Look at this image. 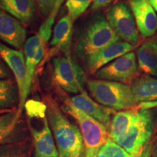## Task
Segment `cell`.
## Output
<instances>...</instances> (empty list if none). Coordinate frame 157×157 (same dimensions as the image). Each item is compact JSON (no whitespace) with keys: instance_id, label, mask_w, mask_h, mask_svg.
I'll list each match as a JSON object with an SVG mask.
<instances>
[{"instance_id":"obj_1","label":"cell","mask_w":157,"mask_h":157,"mask_svg":"<svg viewBox=\"0 0 157 157\" xmlns=\"http://www.w3.org/2000/svg\"><path fill=\"white\" fill-rule=\"evenodd\" d=\"M44 103L59 157H82L84 144L80 129L63 113V110L52 98L45 97Z\"/></svg>"},{"instance_id":"obj_2","label":"cell","mask_w":157,"mask_h":157,"mask_svg":"<svg viewBox=\"0 0 157 157\" xmlns=\"http://www.w3.org/2000/svg\"><path fill=\"white\" fill-rule=\"evenodd\" d=\"M26 124L31 135L35 157H59L47 117L44 103L34 100L25 104Z\"/></svg>"},{"instance_id":"obj_3","label":"cell","mask_w":157,"mask_h":157,"mask_svg":"<svg viewBox=\"0 0 157 157\" xmlns=\"http://www.w3.org/2000/svg\"><path fill=\"white\" fill-rule=\"evenodd\" d=\"M119 36L103 15L92 17L85 26L78 33L76 39V53L85 59L102 49L119 42Z\"/></svg>"},{"instance_id":"obj_4","label":"cell","mask_w":157,"mask_h":157,"mask_svg":"<svg viewBox=\"0 0 157 157\" xmlns=\"http://www.w3.org/2000/svg\"><path fill=\"white\" fill-rule=\"evenodd\" d=\"M61 109L78 123L83 137L84 153L82 157H95L109 140V131L103 124L78 109L70 98L63 101Z\"/></svg>"},{"instance_id":"obj_5","label":"cell","mask_w":157,"mask_h":157,"mask_svg":"<svg viewBox=\"0 0 157 157\" xmlns=\"http://www.w3.org/2000/svg\"><path fill=\"white\" fill-rule=\"evenodd\" d=\"M87 85L96 101L115 111L134 109L138 104L131 86L128 84L107 80L90 79L87 82Z\"/></svg>"},{"instance_id":"obj_6","label":"cell","mask_w":157,"mask_h":157,"mask_svg":"<svg viewBox=\"0 0 157 157\" xmlns=\"http://www.w3.org/2000/svg\"><path fill=\"white\" fill-rule=\"evenodd\" d=\"M154 117L148 109L139 111L137 120L126 134L115 143L129 154H134L150 140L154 131Z\"/></svg>"},{"instance_id":"obj_7","label":"cell","mask_w":157,"mask_h":157,"mask_svg":"<svg viewBox=\"0 0 157 157\" xmlns=\"http://www.w3.org/2000/svg\"><path fill=\"white\" fill-rule=\"evenodd\" d=\"M53 69L56 82L65 91L74 94L84 91L85 73L71 56L54 58Z\"/></svg>"},{"instance_id":"obj_8","label":"cell","mask_w":157,"mask_h":157,"mask_svg":"<svg viewBox=\"0 0 157 157\" xmlns=\"http://www.w3.org/2000/svg\"><path fill=\"white\" fill-rule=\"evenodd\" d=\"M108 22L119 37L133 46L140 42L139 31L132 11L124 2H117L106 12Z\"/></svg>"},{"instance_id":"obj_9","label":"cell","mask_w":157,"mask_h":157,"mask_svg":"<svg viewBox=\"0 0 157 157\" xmlns=\"http://www.w3.org/2000/svg\"><path fill=\"white\" fill-rule=\"evenodd\" d=\"M0 57L6 63L15 78L19 93L17 112L22 114L27 98L30 93L27 86V70L25 56L22 51L9 48L0 42Z\"/></svg>"},{"instance_id":"obj_10","label":"cell","mask_w":157,"mask_h":157,"mask_svg":"<svg viewBox=\"0 0 157 157\" xmlns=\"http://www.w3.org/2000/svg\"><path fill=\"white\" fill-rule=\"evenodd\" d=\"M95 76L99 79L131 85L140 76L135 54L133 52H129L119 57L98 70Z\"/></svg>"},{"instance_id":"obj_11","label":"cell","mask_w":157,"mask_h":157,"mask_svg":"<svg viewBox=\"0 0 157 157\" xmlns=\"http://www.w3.org/2000/svg\"><path fill=\"white\" fill-rule=\"evenodd\" d=\"M22 114L14 109L0 115V145L14 144L30 140L27 124L21 119Z\"/></svg>"},{"instance_id":"obj_12","label":"cell","mask_w":157,"mask_h":157,"mask_svg":"<svg viewBox=\"0 0 157 157\" xmlns=\"http://www.w3.org/2000/svg\"><path fill=\"white\" fill-rule=\"evenodd\" d=\"M137 30L143 38H151L157 30V15L148 0H128Z\"/></svg>"},{"instance_id":"obj_13","label":"cell","mask_w":157,"mask_h":157,"mask_svg":"<svg viewBox=\"0 0 157 157\" xmlns=\"http://www.w3.org/2000/svg\"><path fill=\"white\" fill-rule=\"evenodd\" d=\"M135 48V46L125 41H119L102 49L85 58L87 71L90 74H95L98 70L106 66L110 62L132 52Z\"/></svg>"},{"instance_id":"obj_14","label":"cell","mask_w":157,"mask_h":157,"mask_svg":"<svg viewBox=\"0 0 157 157\" xmlns=\"http://www.w3.org/2000/svg\"><path fill=\"white\" fill-rule=\"evenodd\" d=\"M70 100L78 109L103 124L109 131L112 116L117 113L115 110L96 103L84 90L78 95L70 98Z\"/></svg>"},{"instance_id":"obj_15","label":"cell","mask_w":157,"mask_h":157,"mask_svg":"<svg viewBox=\"0 0 157 157\" xmlns=\"http://www.w3.org/2000/svg\"><path fill=\"white\" fill-rule=\"evenodd\" d=\"M25 38L26 30L21 22L0 9V40L19 49L24 44Z\"/></svg>"},{"instance_id":"obj_16","label":"cell","mask_w":157,"mask_h":157,"mask_svg":"<svg viewBox=\"0 0 157 157\" xmlns=\"http://www.w3.org/2000/svg\"><path fill=\"white\" fill-rule=\"evenodd\" d=\"M46 44L41 40L39 35L31 36L24 44V56L27 70V86L31 90L33 76L36 66L44 56Z\"/></svg>"},{"instance_id":"obj_17","label":"cell","mask_w":157,"mask_h":157,"mask_svg":"<svg viewBox=\"0 0 157 157\" xmlns=\"http://www.w3.org/2000/svg\"><path fill=\"white\" fill-rule=\"evenodd\" d=\"M73 22L69 15L62 17L54 29L53 36L50 44L56 50H60L64 56L71 57L72 35H73Z\"/></svg>"},{"instance_id":"obj_18","label":"cell","mask_w":157,"mask_h":157,"mask_svg":"<svg viewBox=\"0 0 157 157\" xmlns=\"http://www.w3.org/2000/svg\"><path fill=\"white\" fill-rule=\"evenodd\" d=\"M0 9L23 24H29L36 14L34 0H0Z\"/></svg>"},{"instance_id":"obj_19","label":"cell","mask_w":157,"mask_h":157,"mask_svg":"<svg viewBox=\"0 0 157 157\" xmlns=\"http://www.w3.org/2000/svg\"><path fill=\"white\" fill-rule=\"evenodd\" d=\"M139 110L137 108L117 112L113 116L109 129V137L116 142L126 134L137 120Z\"/></svg>"},{"instance_id":"obj_20","label":"cell","mask_w":157,"mask_h":157,"mask_svg":"<svg viewBox=\"0 0 157 157\" xmlns=\"http://www.w3.org/2000/svg\"><path fill=\"white\" fill-rule=\"evenodd\" d=\"M130 86L138 103L157 101V78L143 75L137 78Z\"/></svg>"},{"instance_id":"obj_21","label":"cell","mask_w":157,"mask_h":157,"mask_svg":"<svg viewBox=\"0 0 157 157\" xmlns=\"http://www.w3.org/2000/svg\"><path fill=\"white\" fill-rule=\"evenodd\" d=\"M137 58L140 71L146 75L157 78V60L148 40L138 48L137 51Z\"/></svg>"},{"instance_id":"obj_22","label":"cell","mask_w":157,"mask_h":157,"mask_svg":"<svg viewBox=\"0 0 157 157\" xmlns=\"http://www.w3.org/2000/svg\"><path fill=\"white\" fill-rule=\"evenodd\" d=\"M19 104L17 84L11 78H0V110L13 109Z\"/></svg>"},{"instance_id":"obj_23","label":"cell","mask_w":157,"mask_h":157,"mask_svg":"<svg viewBox=\"0 0 157 157\" xmlns=\"http://www.w3.org/2000/svg\"><path fill=\"white\" fill-rule=\"evenodd\" d=\"M33 150L31 139L20 143L0 145V157H25L29 156Z\"/></svg>"},{"instance_id":"obj_24","label":"cell","mask_w":157,"mask_h":157,"mask_svg":"<svg viewBox=\"0 0 157 157\" xmlns=\"http://www.w3.org/2000/svg\"><path fill=\"white\" fill-rule=\"evenodd\" d=\"M64 1L65 0H57L56 5H55L50 14L45 20L44 23L40 26L38 35L40 37L41 40L45 44H47L49 39H50L51 34H52V27L55 22L56 15L58 13L59 9H60V6L62 5Z\"/></svg>"},{"instance_id":"obj_25","label":"cell","mask_w":157,"mask_h":157,"mask_svg":"<svg viewBox=\"0 0 157 157\" xmlns=\"http://www.w3.org/2000/svg\"><path fill=\"white\" fill-rule=\"evenodd\" d=\"M93 1L94 0H67L66 6L68 8V15L72 21H76L80 15L83 14Z\"/></svg>"},{"instance_id":"obj_26","label":"cell","mask_w":157,"mask_h":157,"mask_svg":"<svg viewBox=\"0 0 157 157\" xmlns=\"http://www.w3.org/2000/svg\"><path fill=\"white\" fill-rule=\"evenodd\" d=\"M101 148L105 157H130L129 153L110 138Z\"/></svg>"},{"instance_id":"obj_27","label":"cell","mask_w":157,"mask_h":157,"mask_svg":"<svg viewBox=\"0 0 157 157\" xmlns=\"http://www.w3.org/2000/svg\"><path fill=\"white\" fill-rule=\"evenodd\" d=\"M43 17H48L53 9L57 0H34Z\"/></svg>"},{"instance_id":"obj_28","label":"cell","mask_w":157,"mask_h":157,"mask_svg":"<svg viewBox=\"0 0 157 157\" xmlns=\"http://www.w3.org/2000/svg\"><path fill=\"white\" fill-rule=\"evenodd\" d=\"M155 147H156V144L154 143V140H149L137 153L131 154L130 157H150L152 153L154 152Z\"/></svg>"},{"instance_id":"obj_29","label":"cell","mask_w":157,"mask_h":157,"mask_svg":"<svg viewBox=\"0 0 157 157\" xmlns=\"http://www.w3.org/2000/svg\"><path fill=\"white\" fill-rule=\"evenodd\" d=\"M12 72L6 63L0 57V78H11Z\"/></svg>"},{"instance_id":"obj_30","label":"cell","mask_w":157,"mask_h":157,"mask_svg":"<svg viewBox=\"0 0 157 157\" xmlns=\"http://www.w3.org/2000/svg\"><path fill=\"white\" fill-rule=\"evenodd\" d=\"M114 0H94L92 3L91 10L93 11H97L110 5Z\"/></svg>"},{"instance_id":"obj_31","label":"cell","mask_w":157,"mask_h":157,"mask_svg":"<svg viewBox=\"0 0 157 157\" xmlns=\"http://www.w3.org/2000/svg\"><path fill=\"white\" fill-rule=\"evenodd\" d=\"M149 42H150L151 48V50L153 51V52H154V55L155 58H156V60H157V44L151 42V41H149Z\"/></svg>"},{"instance_id":"obj_32","label":"cell","mask_w":157,"mask_h":157,"mask_svg":"<svg viewBox=\"0 0 157 157\" xmlns=\"http://www.w3.org/2000/svg\"><path fill=\"white\" fill-rule=\"evenodd\" d=\"M148 2L151 5L154 10L157 12V0H148Z\"/></svg>"},{"instance_id":"obj_33","label":"cell","mask_w":157,"mask_h":157,"mask_svg":"<svg viewBox=\"0 0 157 157\" xmlns=\"http://www.w3.org/2000/svg\"><path fill=\"white\" fill-rule=\"evenodd\" d=\"M13 109H2V110H0V115L4 114V113H8V112H10V111H13Z\"/></svg>"},{"instance_id":"obj_34","label":"cell","mask_w":157,"mask_h":157,"mask_svg":"<svg viewBox=\"0 0 157 157\" xmlns=\"http://www.w3.org/2000/svg\"><path fill=\"white\" fill-rule=\"evenodd\" d=\"M95 157H105V154H104L103 151L102 150V148L99 151V152H98V154H97V156H96Z\"/></svg>"},{"instance_id":"obj_35","label":"cell","mask_w":157,"mask_h":157,"mask_svg":"<svg viewBox=\"0 0 157 157\" xmlns=\"http://www.w3.org/2000/svg\"><path fill=\"white\" fill-rule=\"evenodd\" d=\"M149 41H151V42L157 44V36H154L153 37H151V38L149 39Z\"/></svg>"},{"instance_id":"obj_36","label":"cell","mask_w":157,"mask_h":157,"mask_svg":"<svg viewBox=\"0 0 157 157\" xmlns=\"http://www.w3.org/2000/svg\"><path fill=\"white\" fill-rule=\"evenodd\" d=\"M153 157H157V150H156V151H155V153L154 154V156H153Z\"/></svg>"},{"instance_id":"obj_37","label":"cell","mask_w":157,"mask_h":157,"mask_svg":"<svg viewBox=\"0 0 157 157\" xmlns=\"http://www.w3.org/2000/svg\"><path fill=\"white\" fill-rule=\"evenodd\" d=\"M25 157H29V156H25Z\"/></svg>"}]
</instances>
